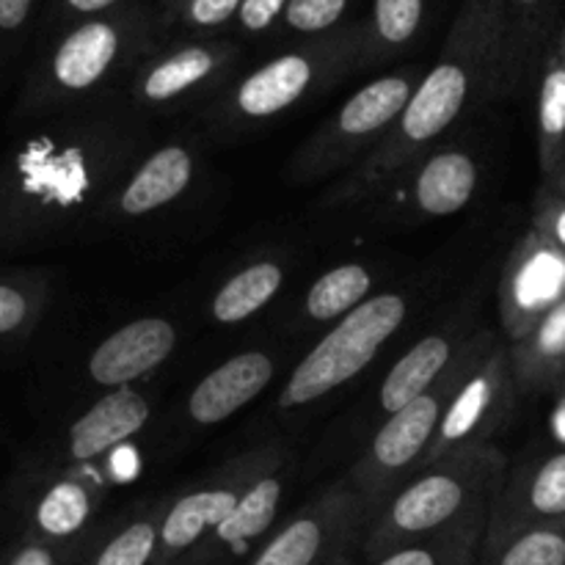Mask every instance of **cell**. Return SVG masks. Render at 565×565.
Here are the masks:
<instances>
[{
    "label": "cell",
    "instance_id": "7402d4cb",
    "mask_svg": "<svg viewBox=\"0 0 565 565\" xmlns=\"http://www.w3.org/2000/svg\"><path fill=\"white\" fill-rule=\"evenodd\" d=\"M472 334H467L461 326H447V329L434 331V334L423 337L417 345L408 348L392 370L386 373V379L381 381L379 390V408L392 417L401 408H406L408 403L417 401L419 395L436 386L441 381V375L452 367V362L458 359V353L463 351L467 340Z\"/></svg>",
    "mask_w": 565,
    "mask_h": 565
},
{
    "label": "cell",
    "instance_id": "4fadbf2b",
    "mask_svg": "<svg viewBox=\"0 0 565 565\" xmlns=\"http://www.w3.org/2000/svg\"><path fill=\"white\" fill-rule=\"evenodd\" d=\"M478 188L480 160L469 149L439 147L392 180L373 202L406 218H447L467 210Z\"/></svg>",
    "mask_w": 565,
    "mask_h": 565
},
{
    "label": "cell",
    "instance_id": "6da1fadb",
    "mask_svg": "<svg viewBox=\"0 0 565 565\" xmlns=\"http://www.w3.org/2000/svg\"><path fill=\"white\" fill-rule=\"evenodd\" d=\"M132 121L70 114L44 119L0 154V252L36 246L103 218L138 163Z\"/></svg>",
    "mask_w": 565,
    "mask_h": 565
},
{
    "label": "cell",
    "instance_id": "836d02e7",
    "mask_svg": "<svg viewBox=\"0 0 565 565\" xmlns=\"http://www.w3.org/2000/svg\"><path fill=\"white\" fill-rule=\"evenodd\" d=\"M348 0H290L285 9V22L298 33L329 31L345 14Z\"/></svg>",
    "mask_w": 565,
    "mask_h": 565
},
{
    "label": "cell",
    "instance_id": "e575fe53",
    "mask_svg": "<svg viewBox=\"0 0 565 565\" xmlns=\"http://www.w3.org/2000/svg\"><path fill=\"white\" fill-rule=\"evenodd\" d=\"M533 230L565 252V199H535Z\"/></svg>",
    "mask_w": 565,
    "mask_h": 565
},
{
    "label": "cell",
    "instance_id": "74e56055",
    "mask_svg": "<svg viewBox=\"0 0 565 565\" xmlns=\"http://www.w3.org/2000/svg\"><path fill=\"white\" fill-rule=\"evenodd\" d=\"M119 0H55V9H53V22L61 25V22L72 20V17H83V20H94V17L105 14L108 9Z\"/></svg>",
    "mask_w": 565,
    "mask_h": 565
},
{
    "label": "cell",
    "instance_id": "44dd1931",
    "mask_svg": "<svg viewBox=\"0 0 565 565\" xmlns=\"http://www.w3.org/2000/svg\"><path fill=\"white\" fill-rule=\"evenodd\" d=\"M276 375V362L265 351H243L210 370L188 395V419L202 428L226 423L257 401Z\"/></svg>",
    "mask_w": 565,
    "mask_h": 565
},
{
    "label": "cell",
    "instance_id": "30bf717a",
    "mask_svg": "<svg viewBox=\"0 0 565 565\" xmlns=\"http://www.w3.org/2000/svg\"><path fill=\"white\" fill-rule=\"evenodd\" d=\"M290 452L281 445H257L221 463L202 486L174 497L160 527L158 555L152 565H177L191 555L215 527L241 508L248 491L274 469L287 467Z\"/></svg>",
    "mask_w": 565,
    "mask_h": 565
},
{
    "label": "cell",
    "instance_id": "52a82bcc",
    "mask_svg": "<svg viewBox=\"0 0 565 565\" xmlns=\"http://www.w3.org/2000/svg\"><path fill=\"white\" fill-rule=\"evenodd\" d=\"M423 77L414 70L390 72L348 97L292 154L287 174L298 185H312L356 169L386 138Z\"/></svg>",
    "mask_w": 565,
    "mask_h": 565
},
{
    "label": "cell",
    "instance_id": "ffe728a7",
    "mask_svg": "<svg viewBox=\"0 0 565 565\" xmlns=\"http://www.w3.org/2000/svg\"><path fill=\"white\" fill-rule=\"evenodd\" d=\"M199 154L191 143L171 141L138 160L127 180L116 188L103 218H143L169 207L196 180Z\"/></svg>",
    "mask_w": 565,
    "mask_h": 565
},
{
    "label": "cell",
    "instance_id": "7c38bea8",
    "mask_svg": "<svg viewBox=\"0 0 565 565\" xmlns=\"http://www.w3.org/2000/svg\"><path fill=\"white\" fill-rule=\"evenodd\" d=\"M561 301H565V252L530 230L508 254L500 276V318L511 345L524 340Z\"/></svg>",
    "mask_w": 565,
    "mask_h": 565
},
{
    "label": "cell",
    "instance_id": "4dcf8cb0",
    "mask_svg": "<svg viewBox=\"0 0 565 565\" xmlns=\"http://www.w3.org/2000/svg\"><path fill=\"white\" fill-rule=\"evenodd\" d=\"M47 298V285L33 276L0 279V337H14L39 320Z\"/></svg>",
    "mask_w": 565,
    "mask_h": 565
},
{
    "label": "cell",
    "instance_id": "8fae6325",
    "mask_svg": "<svg viewBox=\"0 0 565 565\" xmlns=\"http://www.w3.org/2000/svg\"><path fill=\"white\" fill-rule=\"evenodd\" d=\"M516 375L511 364V348L500 345L472 370L458 395L447 408L441 428L425 456V467L441 461V458L458 456V452L489 447L491 439L500 434L513 417L516 408ZM419 469V472H423Z\"/></svg>",
    "mask_w": 565,
    "mask_h": 565
},
{
    "label": "cell",
    "instance_id": "2e32d148",
    "mask_svg": "<svg viewBox=\"0 0 565 565\" xmlns=\"http://www.w3.org/2000/svg\"><path fill=\"white\" fill-rule=\"evenodd\" d=\"M494 20L502 44V99L522 94L539 77L552 42L561 33L557 0H480Z\"/></svg>",
    "mask_w": 565,
    "mask_h": 565
},
{
    "label": "cell",
    "instance_id": "f546056e",
    "mask_svg": "<svg viewBox=\"0 0 565 565\" xmlns=\"http://www.w3.org/2000/svg\"><path fill=\"white\" fill-rule=\"evenodd\" d=\"M478 565H565V522L524 530L502 544L480 550Z\"/></svg>",
    "mask_w": 565,
    "mask_h": 565
},
{
    "label": "cell",
    "instance_id": "1f68e13d",
    "mask_svg": "<svg viewBox=\"0 0 565 565\" xmlns=\"http://www.w3.org/2000/svg\"><path fill=\"white\" fill-rule=\"evenodd\" d=\"M483 541L478 535H456V539L414 544L401 552L381 557L373 565H478Z\"/></svg>",
    "mask_w": 565,
    "mask_h": 565
},
{
    "label": "cell",
    "instance_id": "83f0119b",
    "mask_svg": "<svg viewBox=\"0 0 565 565\" xmlns=\"http://www.w3.org/2000/svg\"><path fill=\"white\" fill-rule=\"evenodd\" d=\"M375 285V276L367 265L345 263L337 268L326 270L315 285L309 287L303 298V315L312 323H331L351 315L353 309L362 307L370 298V290Z\"/></svg>",
    "mask_w": 565,
    "mask_h": 565
},
{
    "label": "cell",
    "instance_id": "f1b7e54d",
    "mask_svg": "<svg viewBox=\"0 0 565 565\" xmlns=\"http://www.w3.org/2000/svg\"><path fill=\"white\" fill-rule=\"evenodd\" d=\"M423 14L425 0H375L373 20L367 31H362L359 64H373L412 42L423 25Z\"/></svg>",
    "mask_w": 565,
    "mask_h": 565
},
{
    "label": "cell",
    "instance_id": "4316f807",
    "mask_svg": "<svg viewBox=\"0 0 565 565\" xmlns=\"http://www.w3.org/2000/svg\"><path fill=\"white\" fill-rule=\"evenodd\" d=\"M171 502H149L127 513L97 544L86 565H152L158 555L160 527Z\"/></svg>",
    "mask_w": 565,
    "mask_h": 565
},
{
    "label": "cell",
    "instance_id": "d6a6232c",
    "mask_svg": "<svg viewBox=\"0 0 565 565\" xmlns=\"http://www.w3.org/2000/svg\"><path fill=\"white\" fill-rule=\"evenodd\" d=\"M36 6L39 0H0V88L17 50L25 42Z\"/></svg>",
    "mask_w": 565,
    "mask_h": 565
},
{
    "label": "cell",
    "instance_id": "e0dca14e",
    "mask_svg": "<svg viewBox=\"0 0 565 565\" xmlns=\"http://www.w3.org/2000/svg\"><path fill=\"white\" fill-rule=\"evenodd\" d=\"M230 44H185L149 61L130 83V103L141 110H180L207 88L218 86L232 66Z\"/></svg>",
    "mask_w": 565,
    "mask_h": 565
},
{
    "label": "cell",
    "instance_id": "d590c367",
    "mask_svg": "<svg viewBox=\"0 0 565 565\" xmlns=\"http://www.w3.org/2000/svg\"><path fill=\"white\" fill-rule=\"evenodd\" d=\"M243 0H185L182 17L193 28H218L241 11Z\"/></svg>",
    "mask_w": 565,
    "mask_h": 565
},
{
    "label": "cell",
    "instance_id": "9a60e30c",
    "mask_svg": "<svg viewBox=\"0 0 565 565\" xmlns=\"http://www.w3.org/2000/svg\"><path fill=\"white\" fill-rule=\"evenodd\" d=\"M152 408L138 390H110L94 401L75 423L66 428L58 452L50 461L53 472L108 461L121 445L136 439L147 428Z\"/></svg>",
    "mask_w": 565,
    "mask_h": 565
},
{
    "label": "cell",
    "instance_id": "d4e9b609",
    "mask_svg": "<svg viewBox=\"0 0 565 565\" xmlns=\"http://www.w3.org/2000/svg\"><path fill=\"white\" fill-rule=\"evenodd\" d=\"M508 348L519 395H535L555 386L565 373V301L557 303L524 340Z\"/></svg>",
    "mask_w": 565,
    "mask_h": 565
},
{
    "label": "cell",
    "instance_id": "8992f818",
    "mask_svg": "<svg viewBox=\"0 0 565 565\" xmlns=\"http://www.w3.org/2000/svg\"><path fill=\"white\" fill-rule=\"evenodd\" d=\"M359 61H362V31L281 53L259 70L248 72L224 97L215 99L204 119L224 132L252 130L290 110L318 88L331 86Z\"/></svg>",
    "mask_w": 565,
    "mask_h": 565
},
{
    "label": "cell",
    "instance_id": "cb8c5ba5",
    "mask_svg": "<svg viewBox=\"0 0 565 565\" xmlns=\"http://www.w3.org/2000/svg\"><path fill=\"white\" fill-rule=\"evenodd\" d=\"M535 138L541 177H552L565 160V22L535 77Z\"/></svg>",
    "mask_w": 565,
    "mask_h": 565
},
{
    "label": "cell",
    "instance_id": "ba28073f",
    "mask_svg": "<svg viewBox=\"0 0 565 565\" xmlns=\"http://www.w3.org/2000/svg\"><path fill=\"white\" fill-rule=\"evenodd\" d=\"M406 315L408 301L401 292L370 296L362 307L337 320L334 329L298 362L276 406L281 412H296L334 395L373 364L381 348L403 329Z\"/></svg>",
    "mask_w": 565,
    "mask_h": 565
},
{
    "label": "cell",
    "instance_id": "5bb4252c",
    "mask_svg": "<svg viewBox=\"0 0 565 565\" xmlns=\"http://www.w3.org/2000/svg\"><path fill=\"white\" fill-rule=\"evenodd\" d=\"M555 522H565V450L508 469L491 508L483 550Z\"/></svg>",
    "mask_w": 565,
    "mask_h": 565
},
{
    "label": "cell",
    "instance_id": "5b68a950",
    "mask_svg": "<svg viewBox=\"0 0 565 565\" xmlns=\"http://www.w3.org/2000/svg\"><path fill=\"white\" fill-rule=\"evenodd\" d=\"M497 345H500V337L494 331H475L452 362V367L441 375L439 384L430 386L425 395L408 403L406 408L386 417L384 425L375 430L370 445L364 447V452L348 472L353 489L373 505L375 513L423 469L425 456H428L430 445L439 434L441 419H445L452 397L458 395L463 381Z\"/></svg>",
    "mask_w": 565,
    "mask_h": 565
},
{
    "label": "cell",
    "instance_id": "3957f363",
    "mask_svg": "<svg viewBox=\"0 0 565 565\" xmlns=\"http://www.w3.org/2000/svg\"><path fill=\"white\" fill-rule=\"evenodd\" d=\"M505 472L508 458L494 445L425 467L375 513L364 539V557L375 563L406 546L456 535L486 539Z\"/></svg>",
    "mask_w": 565,
    "mask_h": 565
},
{
    "label": "cell",
    "instance_id": "8d00e7d4",
    "mask_svg": "<svg viewBox=\"0 0 565 565\" xmlns=\"http://www.w3.org/2000/svg\"><path fill=\"white\" fill-rule=\"evenodd\" d=\"M290 0H243L241 3V25L246 28L248 33H263L279 20L281 11L287 9Z\"/></svg>",
    "mask_w": 565,
    "mask_h": 565
},
{
    "label": "cell",
    "instance_id": "f35d334b",
    "mask_svg": "<svg viewBox=\"0 0 565 565\" xmlns=\"http://www.w3.org/2000/svg\"><path fill=\"white\" fill-rule=\"evenodd\" d=\"M6 565H58V555H55V550L44 539H31L9 557Z\"/></svg>",
    "mask_w": 565,
    "mask_h": 565
},
{
    "label": "cell",
    "instance_id": "484cf974",
    "mask_svg": "<svg viewBox=\"0 0 565 565\" xmlns=\"http://www.w3.org/2000/svg\"><path fill=\"white\" fill-rule=\"evenodd\" d=\"M285 265L276 259H257V263L246 265L215 292L210 315L221 326H235L254 318L274 301L276 292L285 285Z\"/></svg>",
    "mask_w": 565,
    "mask_h": 565
},
{
    "label": "cell",
    "instance_id": "d6986e66",
    "mask_svg": "<svg viewBox=\"0 0 565 565\" xmlns=\"http://www.w3.org/2000/svg\"><path fill=\"white\" fill-rule=\"evenodd\" d=\"M287 469L290 463L265 475L248 491L241 508L177 565H241L252 552L257 555L263 550V539H268L279 519L287 491Z\"/></svg>",
    "mask_w": 565,
    "mask_h": 565
},
{
    "label": "cell",
    "instance_id": "7a4b0ae2",
    "mask_svg": "<svg viewBox=\"0 0 565 565\" xmlns=\"http://www.w3.org/2000/svg\"><path fill=\"white\" fill-rule=\"evenodd\" d=\"M494 99H502L500 31L480 0H463L434 70L417 83L384 141L323 193V207L370 204L419 158L439 149L458 121Z\"/></svg>",
    "mask_w": 565,
    "mask_h": 565
},
{
    "label": "cell",
    "instance_id": "ac0fdd59",
    "mask_svg": "<svg viewBox=\"0 0 565 565\" xmlns=\"http://www.w3.org/2000/svg\"><path fill=\"white\" fill-rule=\"evenodd\" d=\"M180 331L166 318H138L119 326L92 351L86 375L92 384L110 390H130L149 379L174 353Z\"/></svg>",
    "mask_w": 565,
    "mask_h": 565
},
{
    "label": "cell",
    "instance_id": "603a6c76",
    "mask_svg": "<svg viewBox=\"0 0 565 565\" xmlns=\"http://www.w3.org/2000/svg\"><path fill=\"white\" fill-rule=\"evenodd\" d=\"M105 480L92 467L53 472V480L39 489L33 502V530L44 541H66L92 522L94 511L105 497Z\"/></svg>",
    "mask_w": 565,
    "mask_h": 565
},
{
    "label": "cell",
    "instance_id": "ab89813d",
    "mask_svg": "<svg viewBox=\"0 0 565 565\" xmlns=\"http://www.w3.org/2000/svg\"><path fill=\"white\" fill-rule=\"evenodd\" d=\"M539 196H546V199H565V160L561 169L555 171L552 177H546L544 185H541Z\"/></svg>",
    "mask_w": 565,
    "mask_h": 565
},
{
    "label": "cell",
    "instance_id": "277c9868",
    "mask_svg": "<svg viewBox=\"0 0 565 565\" xmlns=\"http://www.w3.org/2000/svg\"><path fill=\"white\" fill-rule=\"evenodd\" d=\"M143 33L136 17H94L64 28L25 75L14 121H44L81 108L132 64Z\"/></svg>",
    "mask_w": 565,
    "mask_h": 565
},
{
    "label": "cell",
    "instance_id": "9c48e42d",
    "mask_svg": "<svg viewBox=\"0 0 565 565\" xmlns=\"http://www.w3.org/2000/svg\"><path fill=\"white\" fill-rule=\"evenodd\" d=\"M373 519V505L351 480H334L292 513L248 565H351Z\"/></svg>",
    "mask_w": 565,
    "mask_h": 565
}]
</instances>
